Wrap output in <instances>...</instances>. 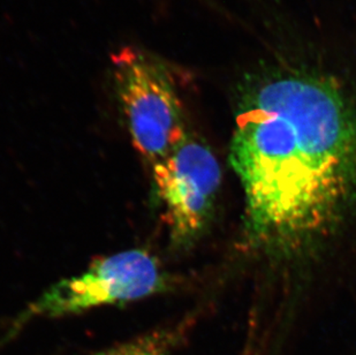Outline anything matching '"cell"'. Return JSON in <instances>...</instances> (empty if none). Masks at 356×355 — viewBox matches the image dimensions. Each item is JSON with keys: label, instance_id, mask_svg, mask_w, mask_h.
Segmentation results:
<instances>
[{"label": "cell", "instance_id": "obj_1", "mask_svg": "<svg viewBox=\"0 0 356 355\" xmlns=\"http://www.w3.org/2000/svg\"><path fill=\"white\" fill-rule=\"evenodd\" d=\"M229 161L245 195V235L301 248L356 200V102L333 77L279 72L245 86Z\"/></svg>", "mask_w": 356, "mask_h": 355}, {"label": "cell", "instance_id": "obj_2", "mask_svg": "<svg viewBox=\"0 0 356 355\" xmlns=\"http://www.w3.org/2000/svg\"><path fill=\"white\" fill-rule=\"evenodd\" d=\"M175 74L166 61L135 47L112 54V82L135 149L149 170L187 134Z\"/></svg>", "mask_w": 356, "mask_h": 355}, {"label": "cell", "instance_id": "obj_3", "mask_svg": "<svg viewBox=\"0 0 356 355\" xmlns=\"http://www.w3.org/2000/svg\"><path fill=\"white\" fill-rule=\"evenodd\" d=\"M175 278L145 249H129L95 261L81 275L63 279L21 313L13 329L38 317H64L104 306L136 301L170 291Z\"/></svg>", "mask_w": 356, "mask_h": 355}, {"label": "cell", "instance_id": "obj_4", "mask_svg": "<svg viewBox=\"0 0 356 355\" xmlns=\"http://www.w3.org/2000/svg\"><path fill=\"white\" fill-rule=\"evenodd\" d=\"M150 173L172 247L189 248L211 221L222 182L217 158L208 144L187 132L168 157L150 168Z\"/></svg>", "mask_w": 356, "mask_h": 355}, {"label": "cell", "instance_id": "obj_5", "mask_svg": "<svg viewBox=\"0 0 356 355\" xmlns=\"http://www.w3.org/2000/svg\"><path fill=\"white\" fill-rule=\"evenodd\" d=\"M181 336V329H159L95 355H172Z\"/></svg>", "mask_w": 356, "mask_h": 355}]
</instances>
